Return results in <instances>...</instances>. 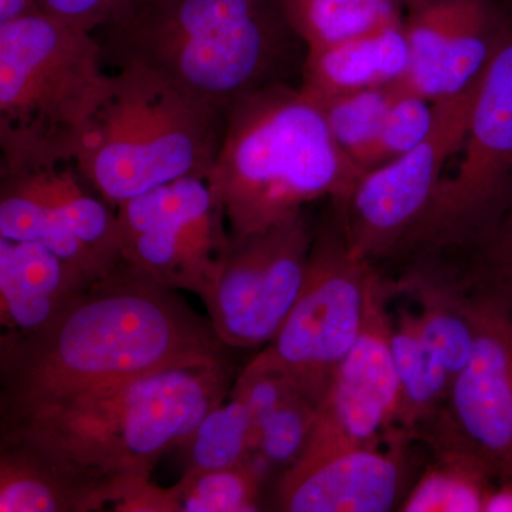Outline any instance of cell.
Segmentation results:
<instances>
[{"mask_svg":"<svg viewBox=\"0 0 512 512\" xmlns=\"http://www.w3.org/2000/svg\"><path fill=\"white\" fill-rule=\"evenodd\" d=\"M39 12L35 0H0V23Z\"/></svg>","mask_w":512,"mask_h":512,"instance_id":"obj_32","label":"cell"},{"mask_svg":"<svg viewBox=\"0 0 512 512\" xmlns=\"http://www.w3.org/2000/svg\"><path fill=\"white\" fill-rule=\"evenodd\" d=\"M376 272L349 248L333 207L332 217L315 231L292 311L261 350L316 407L362 333Z\"/></svg>","mask_w":512,"mask_h":512,"instance_id":"obj_7","label":"cell"},{"mask_svg":"<svg viewBox=\"0 0 512 512\" xmlns=\"http://www.w3.org/2000/svg\"><path fill=\"white\" fill-rule=\"evenodd\" d=\"M390 291L392 285L376 272L365 326L320 400L311 439L296 464L383 446L399 437L409 439L399 429V383L390 350Z\"/></svg>","mask_w":512,"mask_h":512,"instance_id":"obj_14","label":"cell"},{"mask_svg":"<svg viewBox=\"0 0 512 512\" xmlns=\"http://www.w3.org/2000/svg\"><path fill=\"white\" fill-rule=\"evenodd\" d=\"M480 82L434 101L433 127L419 146L367 171L346 200L332 201L353 254L375 264L413 252L448 161L463 147Z\"/></svg>","mask_w":512,"mask_h":512,"instance_id":"obj_8","label":"cell"},{"mask_svg":"<svg viewBox=\"0 0 512 512\" xmlns=\"http://www.w3.org/2000/svg\"><path fill=\"white\" fill-rule=\"evenodd\" d=\"M403 18L306 55L299 87L313 100L389 86L409 67Z\"/></svg>","mask_w":512,"mask_h":512,"instance_id":"obj_18","label":"cell"},{"mask_svg":"<svg viewBox=\"0 0 512 512\" xmlns=\"http://www.w3.org/2000/svg\"><path fill=\"white\" fill-rule=\"evenodd\" d=\"M99 37L42 12L0 23V175L72 163L110 96Z\"/></svg>","mask_w":512,"mask_h":512,"instance_id":"obj_5","label":"cell"},{"mask_svg":"<svg viewBox=\"0 0 512 512\" xmlns=\"http://www.w3.org/2000/svg\"><path fill=\"white\" fill-rule=\"evenodd\" d=\"M433 451V461L414 480L399 511L485 512L498 471L476 454L456 448Z\"/></svg>","mask_w":512,"mask_h":512,"instance_id":"obj_22","label":"cell"},{"mask_svg":"<svg viewBox=\"0 0 512 512\" xmlns=\"http://www.w3.org/2000/svg\"><path fill=\"white\" fill-rule=\"evenodd\" d=\"M231 359L210 319L123 259L46 329L0 340V424L168 367Z\"/></svg>","mask_w":512,"mask_h":512,"instance_id":"obj_1","label":"cell"},{"mask_svg":"<svg viewBox=\"0 0 512 512\" xmlns=\"http://www.w3.org/2000/svg\"><path fill=\"white\" fill-rule=\"evenodd\" d=\"M101 511L99 495L28 448L0 443V512Z\"/></svg>","mask_w":512,"mask_h":512,"instance_id":"obj_21","label":"cell"},{"mask_svg":"<svg viewBox=\"0 0 512 512\" xmlns=\"http://www.w3.org/2000/svg\"><path fill=\"white\" fill-rule=\"evenodd\" d=\"M460 164L441 180L413 252L473 247L512 194V18L481 76Z\"/></svg>","mask_w":512,"mask_h":512,"instance_id":"obj_9","label":"cell"},{"mask_svg":"<svg viewBox=\"0 0 512 512\" xmlns=\"http://www.w3.org/2000/svg\"><path fill=\"white\" fill-rule=\"evenodd\" d=\"M478 256V276L501 286L512 296V194L473 247Z\"/></svg>","mask_w":512,"mask_h":512,"instance_id":"obj_29","label":"cell"},{"mask_svg":"<svg viewBox=\"0 0 512 512\" xmlns=\"http://www.w3.org/2000/svg\"><path fill=\"white\" fill-rule=\"evenodd\" d=\"M121 256L158 284L207 301L220 278L231 231L208 177L188 175L116 208Z\"/></svg>","mask_w":512,"mask_h":512,"instance_id":"obj_10","label":"cell"},{"mask_svg":"<svg viewBox=\"0 0 512 512\" xmlns=\"http://www.w3.org/2000/svg\"><path fill=\"white\" fill-rule=\"evenodd\" d=\"M485 512H512V468L498 474Z\"/></svg>","mask_w":512,"mask_h":512,"instance_id":"obj_31","label":"cell"},{"mask_svg":"<svg viewBox=\"0 0 512 512\" xmlns=\"http://www.w3.org/2000/svg\"><path fill=\"white\" fill-rule=\"evenodd\" d=\"M362 175L330 133L318 101L299 86L279 83L229 110L208 180L232 237H241L322 198L346 200Z\"/></svg>","mask_w":512,"mask_h":512,"instance_id":"obj_4","label":"cell"},{"mask_svg":"<svg viewBox=\"0 0 512 512\" xmlns=\"http://www.w3.org/2000/svg\"><path fill=\"white\" fill-rule=\"evenodd\" d=\"M392 87L394 99L384 117L373 154L372 170L419 146L433 127L434 101L400 93L393 84Z\"/></svg>","mask_w":512,"mask_h":512,"instance_id":"obj_28","label":"cell"},{"mask_svg":"<svg viewBox=\"0 0 512 512\" xmlns=\"http://www.w3.org/2000/svg\"><path fill=\"white\" fill-rule=\"evenodd\" d=\"M504 2H508V0H504Z\"/></svg>","mask_w":512,"mask_h":512,"instance_id":"obj_33","label":"cell"},{"mask_svg":"<svg viewBox=\"0 0 512 512\" xmlns=\"http://www.w3.org/2000/svg\"><path fill=\"white\" fill-rule=\"evenodd\" d=\"M251 441L247 407L229 390L184 444L187 471L220 470L249 463Z\"/></svg>","mask_w":512,"mask_h":512,"instance_id":"obj_26","label":"cell"},{"mask_svg":"<svg viewBox=\"0 0 512 512\" xmlns=\"http://www.w3.org/2000/svg\"><path fill=\"white\" fill-rule=\"evenodd\" d=\"M316 409L301 392L292 393L255 424L249 463L266 476L278 470L284 474L295 466L311 439Z\"/></svg>","mask_w":512,"mask_h":512,"instance_id":"obj_27","label":"cell"},{"mask_svg":"<svg viewBox=\"0 0 512 512\" xmlns=\"http://www.w3.org/2000/svg\"><path fill=\"white\" fill-rule=\"evenodd\" d=\"M313 237L305 210L265 231L232 237L220 278L204 302L225 345L258 349L272 342L301 293Z\"/></svg>","mask_w":512,"mask_h":512,"instance_id":"obj_11","label":"cell"},{"mask_svg":"<svg viewBox=\"0 0 512 512\" xmlns=\"http://www.w3.org/2000/svg\"><path fill=\"white\" fill-rule=\"evenodd\" d=\"M268 476L254 463L220 470L185 471L168 488L173 512H254L261 510Z\"/></svg>","mask_w":512,"mask_h":512,"instance_id":"obj_24","label":"cell"},{"mask_svg":"<svg viewBox=\"0 0 512 512\" xmlns=\"http://www.w3.org/2000/svg\"><path fill=\"white\" fill-rule=\"evenodd\" d=\"M504 0H403L409 67L393 83L430 101L463 93L483 76L507 26Z\"/></svg>","mask_w":512,"mask_h":512,"instance_id":"obj_15","label":"cell"},{"mask_svg":"<svg viewBox=\"0 0 512 512\" xmlns=\"http://www.w3.org/2000/svg\"><path fill=\"white\" fill-rule=\"evenodd\" d=\"M390 350L399 383V429L420 441L443 413L453 377L424 339L410 306L392 312Z\"/></svg>","mask_w":512,"mask_h":512,"instance_id":"obj_20","label":"cell"},{"mask_svg":"<svg viewBox=\"0 0 512 512\" xmlns=\"http://www.w3.org/2000/svg\"><path fill=\"white\" fill-rule=\"evenodd\" d=\"M0 177V237L52 249L92 281L123 261L116 208L73 161Z\"/></svg>","mask_w":512,"mask_h":512,"instance_id":"obj_13","label":"cell"},{"mask_svg":"<svg viewBox=\"0 0 512 512\" xmlns=\"http://www.w3.org/2000/svg\"><path fill=\"white\" fill-rule=\"evenodd\" d=\"M234 359L174 366L89 390L0 424V443L25 447L96 491L101 511L183 447L227 397Z\"/></svg>","mask_w":512,"mask_h":512,"instance_id":"obj_2","label":"cell"},{"mask_svg":"<svg viewBox=\"0 0 512 512\" xmlns=\"http://www.w3.org/2000/svg\"><path fill=\"white\" fill-rule=\"evenodd\" d=\"M37 10L74 28L96 32L126 15L136 0H35Z\"/></svg>","mask_w":512,"mask_h":512,"instance_id":"obj_30","label":"cell"},{"mask_svg":"<svg viewBox=\"0 0 512 512\" xmlns=\"http://www.w3.org/2000/svg\"><path fill=\"white\" fill-rule=\"evenodd\" d=\"M399 437L295 464L279 478L276 507L286 512L399 511L412 487L409 450Z\"/></svg>","mask_w":512,"mask_h":512,"instance_id":"obj_16","label":"cell"},{"mask_svg":"<svg viewBox=\"0 0 512 512\" xmlns=\"http://www.w3.org/2000/svg\"><path fill=\"white\" fill-rule=\"evenodd\" d=\"M477 336L439 420L420 441L430 450L476 454L498 473L512 468V296L477 275Z\"/></svg>","mask_w":512,"mask_h":512,"instance_id":"obj_12","label":"cell"},{"mask_svg":"<svg viewBox=\"0 0 512 512\" xmlns=\"http://www.w3.org/2000/svg\"><path fill=\"white\" fill-rule=\"evenodd\" d=\"M285 8L308 52L403 18V0H285Z\"/></svg>","mask_w":512,"mask_h":512,"instance_id":"obj_23","label":"cell"},{"mask_svg":"<svg viewBox=\"0 0 512 512\" xmlns=\"http://www.w3.org/2000/svg\"><path fill=\"white\" fill-rule=\"evenodd\" d=\"M393 99L389 84L318 101L336 143L363 174L372 170L377 140Z\"/></svg>","mask_w":512,"mask_h":512,"instance_id":"obj_25","label":"cell"},{"mask_svg":"<svg viewBox=\"0 0 512 512\" xmlns=\"http://www.w3.org/2000/svg\"><path fill=\"white\" fill-rule=\"evenodd\" d=\"M227 116L143 64L114 73L110 96L74 157L79 173L111 207L188 175L208 177Z\"/></svg>","mask_w":512,"mask_h":512,"instance_id":"obj_6","label":"cell"},{"mask_svg":"<svg viewBox=\"0 0 512 512\" xmlns=\"http://www.w3.org/2000/svg\"><path fill=\"white\" fill-rule=\"evenodd\" d=\"M101 37L104 62L143 64L224 116L301 79L308 55L285 0H136Z\"/></svg>","mask_w":512,"mask_h":512,"instance_id":"obj_3","label":"cell"},{"mask_svg":"<svg viewBox=\"0 0 512 512\" xmlns=\"http://www.w3.org/2000/svg\"><path fill=\"white\" fill-rule=\"evenodd\" d=\"M460 279L427 264L399 284L412 293L421 333L453 380L470 360L477 336L473 281Z\"/></svg>","mask_w":512,"mask_h":512,"instance_id":"obj_19","label":"cell"},{"mask_svg":"<svg viewBox=\"0 0 512 512\" xmlns=\"http://www.w3.org/2000/svg\"><path fill=\"white\" fill-rule=\"evenodd\" d=\"M93 282L52 249L0 237V340L46 329Z\"/></svg>","mask_w":512,"mask_h":512,"instance_id":"obj_17","label":"cell"}]
</instances>
